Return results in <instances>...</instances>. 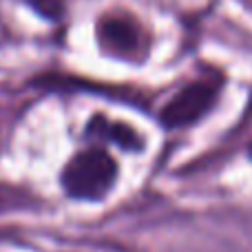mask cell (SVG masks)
Listing matches in <instances>:
<instances>
[{"label":"cell","mask_w":252,"mask_h":252,"mask_svg":"<svg viewBox=\"0 0 252 252\" xmlns=\"http://www.w3.org/2000/svg\"><path fill=\"white\" fill-rule=\"evenodd\" d=\"M118 177V164L109 153L84 151L66 164L62 173L64 190L78 199H102Z\"/></svg>","instance_id":"cell-1"},{"label":"cell","mask_w":252,"mask_h":252,"mask_svg":"<svg viewBox=\"0 0 252 252\" xmlns=\"http://www.w3.org/2000/svg\"><path fill=\"white\" fill-rule=\"evenodd\" d=\"M16 206V195L7 188H0V210L4 208H13Z\"/></svg>","instance_id":"cell-5"},{"label":"cell","mask_w":252,"mask_h":252,"mask_svg":"<svg viewBox=\"0 0 252 252\" xmlns=\"http://www.w3.org/2000/svg\"><path fill=\"white\" fill-rule=\"evenodd\" d=\"M100 40L106 49L118 53H130L139 44V29L124 18H106L100 25Z\"/></svg>","instance_id":"cell-3"},{"label":"cell","mask_w":252,"mask_h":252,"mask_svg":"<svg viewBox=\"0 0 252 252\" xmlns=\"http://www.w3.org/2000/svg\"><path fill=\"white\" fill-rule=\"evenodd\" d=\"M217 89L208 82H192L179 91L161 111V122L170 128L188 126L201 118L213 106Z\"/></svg>","instance_id":"cell-2"},{"label":"cell","mask_w":252,"mask_h":252,"mask_svg":"<svg viewBox=\"0 0 252 252\" xmlns=\"http://www.w3.org/2000/svg\"><path fill=\"white\" fill-rule=\"evenodd\" d=\"M33 2V7L38 9L40 13H44V16H58L60 13V9H62V4H60V0H31Z\"/></svg>","instance_id":"cell-4"}]
</instances>
